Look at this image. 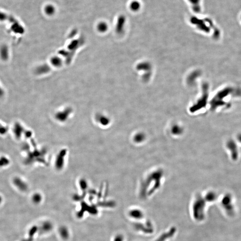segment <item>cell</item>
I'll return each instance as SVG.
<instances>
[{"label":"cell","instance_id":"1","mask_svg":"<svg viewBox=\"0 0 241 241\" xmlns=\"http://www.w3.org/2000/svg\"><path fill=\"white\" fill-rule=\"evenodd\" d=\"M227 147L232 159L234 160H237L239 157V151L238 145L236 142L234 140L228 141L227 143Z\"/></svg>","mask_w":241,"mask_h":241},{"label":"cell","instance_id":"2","mask_svg":"<svg viewBox=\"0 0 241 241\" xmlns=\"http://www.w3.org/2000/svg\"><path fill=\"white\" fill-rule=\"evenodd\" d=\"M59 233L61 237L64 239H68L69 235L68 228L65 227H62L60 228Z\"/></svg>","mask_w":241,"mask_h":241},{"label":"cell","instance_id":"3","mask_svg":"<svg viewBox=\"0 0 241 241\" xmlns=\"http://www.w3.org/2000/svg\"><path fill=\"white\" fill-rule=\"evenodd\" d=\"M45 10H46V12L47 14L51 15L54 13V12H55V9H54L52 6H49L46 7Z\"/></svg>","mask_w":241,"mask_h":241},{"label":"cell","instance_id":"4","mask_svg":"<svg viewBox=\"0 0 241 241\" xmlns=\"http://www.w3.org/2000/svg\"><path fill=\"white\" fill-rule=\"evenodd\" d=\"M98 28L101 31H104V30H106V29H107V25L105 23H101V24L99 25Z\"/></svg>","mask_w":241,"mask_h":241},{"label":"cell","instance_id":"5","mask_svg":"<svg viewBox=\"0 0 241 241\" xmlns=\"http://www.w3.org/2000/svg\"><path fill=\"white\" fill-rule=\"evenodd\" d=\"M123 237L120 235H118L114 238V241H122Z\"/></svg>","mask_w":241,"mask_h":241},{"label":"cell","instance_id":"6","mask_svg":"<svg viewBox=\"0 0 241 241\" xmlns=\"http://www.w3.org/2000/svg\"><path fill=\"white\" fill-rule=\"evenodd\" d=\"M237 140H238V142L241 144V133L239 134L237 136Z\"/></svg>","mask_w":241,"mask_h":241}]
</instances>
